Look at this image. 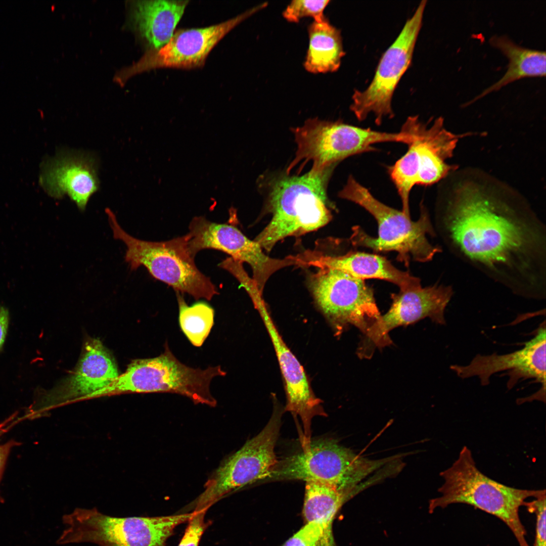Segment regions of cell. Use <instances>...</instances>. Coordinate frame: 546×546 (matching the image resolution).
<instances>
[{
    "label": "cell",
    "mask_w": 546,
    "mask_h": 546,
    "mask_svg": "<svg viewBox=\"0 0 546 546\" xmlns=\"http://www.w3.org/2000/svg\"><path fill=\"white\" fill-rule=\"evenodd\" d=\"M478 178L456 180L440 196L437 232L454 256L513 294L544 299L545 225L515 191Z\"/></svg>",
    "instance_id": "1"
},
{
    "label": "cell",
    "mask_w": 546,
    "mask_h": 546,
    "mask_svg": "<svg viewBox=\"0 0 546 546\" xmlns=\"http://www.w3.org/2000/svg\"><path fill=\"white\" fill-rule=\"evenodd\" d=\"M440 475L444 480L438 489L441 495L430 500V513L454 504L473 506L502 521L512 532L519 546H529L519 510L525 506L528 498L545 495V489H518L490 479L478 469L470 449L466 446L462 448L457 460Z\"/></svg>",
    "instance_id": "2"
},
{
    "label": "cell",
    "mask_w": 546,
    "mask_h": 546,
    "mask_svg": "<svg viewBox=\"0 0 546 546\" xmlns=\"http://www.w3.org/2000/svg\"><path fill=\"white\" fill-rule=\"evenodd\" d=\"M338 196L364 208L377 222L376 238L368 235L360 226L353 227L350 240L353 246L375 252L395 251L397 253V260L406 266L411 260L429 261L441 252L440 246L433 245L428 240L427 235L434 237L436 233L428 212L422 204L419 219L413 221L402 210L378 200L351 175Z\"/></svg>",
    "instance_id": "3"
},
{
    "label": "cell",
    "mask_w": 546,
    "mask_h": 546,
    "mask_svg": "<svg viewBox=\"0 0 546 546\" xmlns=\"http://www.w3.org/2000/svg\"><path fill=\"white\" fill-rule=\"evenodd\" d=\"M335 167L311 169L299 176L286 174L271 183L267 206L272 219L254 239L262 249L270 251L281 240L316 230L331 220L327 188Z\"/></svg>",
    "instance_id": "4"
},
{
    "label": "cell",
    "mask_w": 546,
    "mask_h": 546,
    "mask_svg": "<svg viewBox=\"0 0 546 546\" xmlns=\"http://www.w3.org/2000/svg\"><path fill=\"white\" fill-rule=\"evenodd\" d=\"M301 446L299 451L278 460L262 481H318L353 496L368 485L366 483L360 486V481L395 459V456L380 460L363 458L332 439H311Z\"/></svg>",
    "instance_id": "5"
},
{
    "label": "cell",
    "mask_w": 546,
    "mask_h": 546,
    "mask_svg": "<svg viewBox=\"0 0 546 546\" xmlns=\"http://www.w3.org/2000/svg\"><path fill=\"white\" fill-rule=\"evenodd\" d=\"M164 347L157 357L133 360L124 374L92 397L124 392L171 393L187 397L195 404L215 407L217 401L210 391V383L226 372L220 366L205 369L188 367L176 358L167 342Z\"/></svg>",
    "instance_id": "6"
},
{
    "label": "cell",
    "mask_w": 546,
    "mask_h": 546,
    "mask_svg": "<svg viewBox=\"0 0 546 546\" xmlns=\"http://www.w3.org/2000/svg\"><path fill=\"white\" fill-rule=\"evenodd\" d=\"M105 211L114 239L126 246L125 260L131 270L144 266L153 278L168 285L176 292L187 293L196 300H210L219 294L210 279L196 265L186 235L165 241L141 240L125 232L109 208Z\"/></svg>",
    "instance_id": "7"
},
{
    "label": "cell",
    "mask_w": 546,
    "mask_h": 546,
    "mask_svg": "<svg viewBox=\"0 0 546 546\" xmlns=\"http://www.w3.org/2000/svg\"><path fill=\"white\" fill-rule=\"evenodd\" d=\"M194 512L166 516L116 517L94 508H76L63 516L66 525L59 544L92 542L99 546H165L175 527Z\"/></svg>",
    "instance_id": "8"
},
{
    "label": "cell",
    "mask_w": 546,
    "mask_h": 546,
    "mask_svg": "<svg viewBox=\"0 0 546 546\" xmlns=\"http://www.w3.org/2000/svg\"><path fill=\"white\" fill-rule=\"evenodd\" d=\"M292 130L297 150L287 169V174L299 164L298 173L310 161L312 169L321 170L350 156L375 151L376 144H408L412 139L410 133L403 127L399 132H388L318 118L308 119L303 125Z\"/></svg>",
    "instance_id": "9"
},
{
    "label": "cell",
    "mask_w": 546,
    "mask_h": 546,
    "mask_svg": "<svg viewBox=\"0 0 546 546\" xmlns=\"http://www.w3.org/2000/svg\"><path fill=\"white\" fill-rule=\"evenodd\" d=\"M413 139L405 154L387 167L388 175L402 203V211L410 216V195L416 186H428L445 178L457 168L447 161L453 156L459 140L473 134H456L445 128L440 117L431 125L411 116Z\"/></svg>",
    "instance_id": "10"
},
{
    "label": "cell",
    "mask_w": 546,
    "mask_h": 546,
    "mask_svg": "<svg viewBox=\"0 0 546 546\" xmlns=\"http://www.w3.org/2000/svg\"><path fill=\"white\" fill-rule=\"evenodd\" d=\"M283 411L279 407L265 426L224 460L211 475L194 503V510H207L229 493L256 481H262L277 462L275 448Z\"/></svg>",
    "instance_id": "11"
},
{
    "label": "cell",
    "mask_w": 546,
    "mask_h": 546,
    "mask_svg": "<svg viewBox=\"0 0 546 546\" xmlns=\"http://www.w3.org/2000/svg\"><path fill=\"white\" fill-rule=\"evenodd\" d=\"M319 268L309 280L318 307L338 334L349 325L364 334L381 315L373 289L341 270Z\"/></svg>",
    "instance_id": "12"
},
{
    "label": "cell",
    "mask_w": 546,
    "mask_h": 546,
    "mask_svg": "<svg viewBox=\"0 0 546 546\" xmlns=\"http://www.w3.org/2000/svg\"><path fill=\"white\" fill-rule=\"evenodd\" d=\"M426 2H421L397 38L383 54L369 86L363 91L355 90L350 110L359 121L373 113L379 125L385 117H393L391 102L394 91L411 64Z\"/></svg>",
    "instance_id": "13"
},
{
    "label": "cell",
    "mask_w": 546,
    "mask_h": 546,
    "mask_svg": "<svg viewBox=\"0 0 546 546\" xmlns=\"http://www.w3.org/2000/svg\"><path fill=\"white\" fill-rule=\"evenodd\" d=\"M262 4L235 17L204 28L180 29L158 50L147 52L134 65L121 70L115 76L122 83L136 74L159 68L192 69L203 67L215 46L230 31L256 12Z\"/></svg>",
    "instance_id": "14"
},
{
    "label": "cell",
    "mask_w": 546,
    "mask_h": 546,
    "mask_svg": "<svg viewBox=\"0 0 546 546\" xmlns=\"http://www.w3.org/2000/svg\"><path fill=\"white\" fill-rule=\"evenodd\" d=\"M453 294L449 286L434 285L391 294L392 304L363 334L357 348L360 358L371 357L376 348L381 349L392 343L389 333L399 326L414 324L429 317L433 322L445 325V309Z\"/></svg>",
    "instance_id": "15"
},
{
    "label": "cell",
    "mask_w": 546,
    "mask_h": 546,
    "mask_svg": "<svg viewBox=\"0 0 546 546\" xmlns=\"http://www.w3.org/2000/svg\"><path fill=\"white\" fill-rule=\"evenodd\" d=\"M186 234L188 246L195 256L201 250L213 249L223 252L251 267L253 280L262 293L268 278L276 271L290 265L297 266L294 256L275 259L267 256L254 240H251L237 227L209 221L203 216L194 217Z\"/></svg>",
    "instance_id": "16"
},
{
    "label": "cell",
    "mask_w": 546,
    "mask_h": 546,
    "mask_svg": "<svg viewBox=\"0 0 546 546\" xmlns=\"http://www.w3.org/2000/svg\"><path fill=\"white\" fill-rule=\"evenodd\" d=\"M545 322L537 330L534 337L524 344L523 348L508 354L496 353L489 355H476L466 366L454 365L450 368L462 379L479 378L482 385L489 384L491 376L497 372L508 371L507 383L512 389L520 380L534 379L540 383L541 389L535 393L537 398L545 400Z\"/></svg>",
    "instance_id": "17"
},
{
    "label": "cell",
    "mask_w": 546,
    "mask_h": 546,
    "mask_svg": "<svg viewBox=\"0 0 546 546\" xmlns=\"http://www.w3.org/2000/svg\"><path fill=\"white\" fill-rule=\"evenodd\" d=\"M98 166L93 154L61 150L41 163L39 184L49 196L59 199L67 195L83 211L100 187Z\"/></svg>",
    "instance_id": "18"
},
{
    "label": "cell",
    "mask_w": 546,
    "mask_h": 546,
    "mask_svg": "<svg viewBox=\"0 0 546 546\" xmlns=\"http://www.w3.org/2000/svg\"><path fill=\"white\" fill-rule=\"evenodd\" d=\"M118 376L116 364L102 342L96 339H90L84 345L73 373L56 387L46 392L37 407L30 408L38 410L29 417H35L63 404L87 399Z\"/></svg>",
    "instance_id": "19"
},
{
    "label": "cell",
    "mask_w": 546,
    "mask_h": 546,
    "mask_svg": "<svg viewBox=\"0 0 546 546\" xmlns=\"http://www.w3.org/2000/svg\"><path fill=\"white\" fill-rule=\"evenodd\" d=\"M255 307L258 310L270 337L284 381L287 401L284 412L299 417L303 427L301 437L304 441L311 439L313 417L327 416L322 400L316 397L310 386L302 366L286 345L275 325L264 301Z\"/></svg>",
    "instance_id": "20"
},
{
    "label": "cell",
    "mask_w": 546,
    "mask_h": 546,
    "mask_svg": "<svg viewBox=\"0 0 546 546\" xmlns=\"http://www.w3.org/2000/svg\"><path fill=\"white\" fill-rule=\"evenodd\" d=\"M298 259L299 266L335 268L363 281L383 280L397 285L399 290L421 287L419 278L397 269L386 258L376 254L354 251L343 255L330 256L306 251L298 255Z\"/></svg>",
    "instance_id": "21"
},
{
    "label": "cell",
    "mask_w": 546,
    "mask_h": 546,
    "mask_svg": "<svg viewBox=\"0 0 546 546\" xmlns=\"http://www.w3.org/2000/svg\"><path fill=\"white\" fill-rule=\"evenodd\" d=\"M188 1H138L131 5L129 20L147 52L166 44L188 5Z\"/></svg>",
    "instance_id": "22"
},
{
    "label": "cell",
    "mask_w": 546,
    "mask_h": 546,
    "mask_svg": "<svg viewBox=\"0 0 546 546\" xmlns=\"http://www.w3.org/2000/svg\"><path fill=\"white\" fill-rule=\"evenodd\" d=\"M489 42L508 59L507 70L499 80L485 89L470 103L517 80L526 77L545 76V51L520 46L506 35L492 36Z\"/></svg>",
    "instance_id": "23"
},
{
    "label": "cell",
    "mask_w": 546,
    "mask_h": 546,
    "mask_svg": "<svg viewBox=\"0 0 546 546\" xmlns=\"http://www.w3.org/2000/svg\"><path fill=\"white\" fill-rule=\"evenodd\" d=\"M309 46L304 63L309 72L321 73L337 71L344 56L339 29L325 18L313 21L308 27Z\"/></svg>",
    "instance_id": "24"
},
{
    "label": "cell",
    "mask_w": 546,
    "mask_h": 546,
    "mask_svg": "<svg viewBox=\"0 0 546 546\" xmlns=\"http://www.w3.org/2000/svg\"><path fill=\"white\" fill-rule=\"evenodd\" d=\"M352 496L325 483L305 481L303 515L305 522L321 523L326 531H333V520L342 506Z\"/></svg>",
    "instance_id": "25"
},
{
    "label": "cell",
    "mask_w": 546,
    "mask_h": 546,
    "mask_svg": "<svg viewBox=\"0 0 546 546\" xmlns=\"http://www.w3.org/2000/svg\"><path fill=\"white\" fill-rule=\"evenodd\" d=\"M180 328L192 345L200 347L214 324V310L203 301L189 306L180 293L176 292Z\"/></svg>",
    "instance_id": "26"
},
{
    "label": "cell",
    "mask_w": 546,
    "mask_h": 546,
    "mask_svg": "<svg viewBox=\"0 0 546 546\" xmlns=\"http://www.w3.org/2000/svg\"><path fill=\"white\" fill-rule=\"evenodd\" d=\"M330 1L294 0L283 12V17L291 22H297L304 17L320 21L326 17L324 12Z\"/></svg>",
    "instance_id": "27"
},
{
    "label": "cell",
    "mask_w": 546,
    "mask_h": 546,
    "mask_svg": "<svg viewBox=\"0 0 546 546\" xmlns=\"http://www.w3.org/2000/svg\"><path fill=\"white\" fill-rule=\"evenodd\" d=\"M324 532V527L321 523L307 522L283 546H317Z\"/></svg>",
    "instance_id": "28"
},
{
    "label": "cell",
    "mask_w": 546,
    "mask_h": 546,
    "mask_svg": "<svg viewBox=\"0 0 546 546\" xmlns=\"http://www.w3.org/2000/svg\"><path fill=\"white\" fill-rule=\"evenodd\" d=\"M206 511H193L194 514L188 521V525L178 546H198L203 533L210 524V522H205L204 520Z\"/></svg>",
    "instance_id": "29"
},
{
    "label": "cell",
    "mask_w": 546,
    "mask_h": 546,
    "mask_svg": "<svg viewBox=\"0 0 546 546\" xmlns=\"http://www.w3.org/2000/svg\"><path fill=\"white\" fill-rule=\"evenodd\" d=\"M545 498V495H543L531 502H526L525 505L529 511L536 516L535 536L533 546H546Z\"/></svg>",
    "instance_id": "30"
},
{
    "label": "cell",
    "mask_w": 546,
    "mask_h": 546,
    "mask_svg": "<svg viewBox=\"0 0 546 546\" xmlns=\"http://www.w3.org/2000/svg\"><path fill=\"white\" fill-rule=\"evenodd\" d=\"M10 420L8 419L5 422L0 424V437L2 434L5 432V426L9 422ZM21 444V443L14 440H10L5 443H0V482L1 481L3 475L5 470L6 464L11 451V449L16 446H19ZM3 501V498L0 495V502Z\"/></svg>",
    "instance_id": "31"
},
{
    "label": "cell",
    "mask_w": 546,
    "mask_h": 546,
    "mask_svg": "<svg viewBox=\"0 0 546 546\" xmlns=\"http://www.w3.org/2000/svg\"><path fill=\"white\" fill-rule=\"evenodd\" d=\"M9 311L0 305V350L5 342L9 325Z\"/></svg>",
    "instance_id": "32"
}]
</instances>
